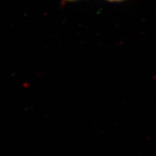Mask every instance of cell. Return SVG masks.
<instances>
[{"instance_id":"1","label":"cell","mask_w":156,"mask_h":156,"mask_svg":"<svg viewBox=\"0 0 156 156\" xmlns=\"http://www.w3.org/2000/svg\"><path fill=\"white\" fill-rule=\"evenodd\" d=\"M108 2H123L124 0H106Z\"/></svg>"},{"instance_id":"2","label":"cell","mask_w":156,"mask_h":156,"mask_svg":"<svg viewBox=\"0 0 156 156\" xmlns=\"http://www.w3.org/2000/svg\"><path fill=\"white\" fill-rule=\"evenodd\" d=\"M65 1H68V2H74V1H78V0H65Z\"/></svg>"}]
</instances>
